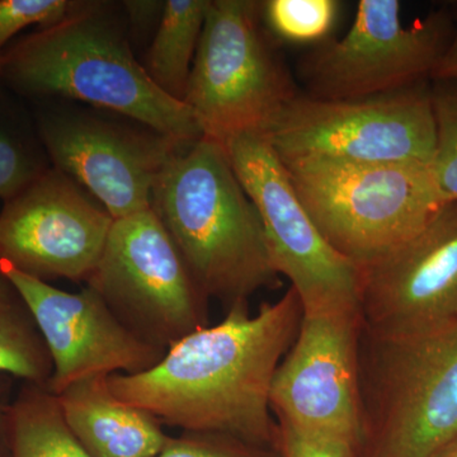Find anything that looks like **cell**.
I'll use <instances>...</instances> for the list:
<instances>
[{
    "instance_id": "6da1fadb",
    "label": "cell",
    "mask_w": 457,
    "mask_h": 457,
    "mask_svg": "<svg viewBox=\"0 0 457 457\" xmlns=\"http://www.w3.org/2000/svg\"><path fill=\"white\" fill-rule=\"evenodd\" d=\"M303 315L291 287L278 302L262 303L254 315L248 303H236L220 323L168 348L154 368L108 376L111 392L182 432L222 433L275 446L270 387Z\"/></svg>"
},
{
    "instance_id": "7a4b0ae2",
    "label": "cell",
    "mask_w": 457,
    "mask_h": 457,
    "mask_svg": "<svg viewBox=\"0 0 457 457\" xmlns=\"http://www.w3.org/2000/svg\"><path fill=\"white\" fill-rule=\"evenodd\" d=\"M0 83L38 102H82L183 143L204 137L194 111L147 77L110 3L78 2L59 22L13 42L3 56Z\"/></svg>"
},
{
    "instance_id": "3957f363",
    "label": "cell",
    "mask_w": 457,
    "mask_h": 457,
    "mask_svg": "<svg viewBox=\"0 0 457 457\" xmlns=\"http://www.w3.org/2000/svg\"><path fill=\"white\" fill-rule=\"evenodd\" d=\"M152 210L198 286L227 311L278 287L260 213L218 141L203 137L170 159L153 188Z\"/></svg>"
},
{
    "instance_id": "277c9868",
    "label": "cell",
    "mask_w": 457,
    "mask_h": 457,
    "mask_svg": "<svg viewBox=\"0 0 457 457\" xmlns=\"http://www.w3.org/2000/svg\"><path fill=\"white\" fill-rule=\"evenodd\" d=\"M357 457H436L457 436V327L381 337L361 328Z\"/></svg>"
},
{
    "instance_id": "5b68a950",
    "label": "cell",
    "mask_w": 457,
    "mask_h": 457,
    "mask_svg": "<svg viewBox=\"0 0 457 457\" xmlns=\"http://www.w3.org/2000/svg\"><path fill=\"white\" fill-rule=\"evenodd\" d=\"M281 162L319 231L359 269L404 245L446 204L431 165Z\"/></svg>"
},
{
    "instance_id": "8992f818",
    "label": "cell",
    "mask_w": 457,
    "mask_h": 457,
    "mask_svg": "<svg viewBox=\"0 0 457 457\" xmlns=\"http://www.w3.org/2000/svg\"><path fill=\"white\" fill-rule=\"evenodd\" d=\"M297 95L261 29L260 2L210 0L183 104L204 137L225 145L266 137Z\"/></svg>"
},
{
    "instance_id": "52a82bcc",
    "label": "cell",
    "mask_w": 457,
    "mask_h": 457,
    "mask_svg": "<svg viewBox=\"0 0 457 457\" xmlns=\"http://www.w3.org/2000/svg\"><path fill=\"white\" fill-rule=\"evenodd\" d=\"M264 139L281 161L431 165L436 121L431 80L385 95L319 99L296 95Z\"/></svg>"
},
{
    "instance_id": "ba28073f",
    "label": "cell",
    "mask_w": 457,
    "mask_h": 457,
    "mask_svg": "<svg viewBox=\"0 0 457 457\" xmlns=\"http://www.w3.org/2000/svg\"><path fill=\"white\" fill-rule=\"evenodd\" d=\"M87 286L135 335L165 351L209 326V297L152 209L114 220Z\"/></svg>"
},
{
    "instance_id": "9c48e42d",
    "label": "cell",
    "mask_w": 457,
    "mask_h": 457,
    "mask_svg": "<svg viewBox=\"0 0 457 457\" xmlns=\"http://www.w3.org/2000/svg\"><path fill=\"white\" fill-rule=\"evenodd\" d=\"M453 32V12H432L407 26L399 0H360L343 37L303 56L299 77L311 97L356 99L431 80Z\"/></svg>"
},
{
    "instance_id": "30bf717a",
    "label": "cell",
    "mask_w": 457,
    "mask_h": 457,
    "mask_svg": "<svg viewBox=\"0 0 457 457\" xmlns=\"http://www.w3.org/2000/svg\"><path fill=\"white\" fill-rule=\"evenodd\" d=\"M224 147L260 213L273 267L290 281L303 314L359 312V267L319 231L269 141L248 134L234 137Z\"/></svg>"
},
{
    "instance_id": "8fae6325",
    "label": "cell",
    "mask_w": 457,
    "mask_h": 457,
    "mask_svg": "<svg viewBox=\"0 0 457 457\" xmlns=\"http://www.w3.org/2000/svg\"><path fill=\"white\" fill-rule=\"evenodd\" d=\"M41 107L35 121L51 165L92 195L113 220L152 209L156 179L192 144L96 108Z\"/></svg>"
},
{
    "instance_id": "7c38bea8",
    "label": "cell",
    "mask_w": 457,
    "mask_h": 457,
    "mask_svg": "<svg viewBox=\"0 0 457 457\" xmlns=\"http://www.w3.org/2000/svg\"><path fill=\"white\" fill-rule=\"evenodd\" d=\"M361 328L359 312L303 315L296 338L270 387L276 423L357 451Z\"/></svg>"
},
{
    "instance_id": "4fadbf2b",
    "label": "cell",
    "mask_w": 457,
    "mask_h": 457,
    "mask_svg": "<svg viewBox=\"0 0 457 457\" xmlns=\"http://www.w3.org/2000/svg\"><path fill=\"white\" fill-rule=\"evenodd\" d=\"M113 218L77 182L51 167L0 212V263L41 281L88 282Z\"/></svg>"
},
{
    "instance_id": "5bb4252c",
    "label": "cell",
    "mask_w": 457,
    "mask_h": 457,
    "mask_svg": "<svg viewBox=\"0 0 457 457\" xmlns=\"http://www.w3.org/2000/svg\"><path fill=\"white\" fill-rule=\"evenodd\" d=\"M359 270L361 324L370 335L423 336L457 327V203Z\"/></svg>"
},
{
    "instance_id": "9a60e30c",
    "label": "cell",
    "mask_w": 457,
    "mask_h": 457,
    "mask_svg": "<svg viewBox=\"0 0 457 457\" xmlns=\"http://www.w3.org/2000/svg\"><path fill=\"white\" fill-rule=\"evenodd\" d=\"M0 270L22 295L44 337L54 368L47 389L55 395L92 376L141 374L163 359L167 351L135 335L89 286L71 294L8 264L0 263Z\"/></svg>"
},
{
    "instance_id": "2e32d148",
    "label": "cell",
    "mask_w": 457,
    "mask_h": 457,
    "mask_svg": "<svg viewBox=\"0 0 457 457\" xmlns=\"http://www.w3.org/2000/svg\"><path fill=\"white\" fill-rule=\"evenodd\" d=\"M56 396L90 457H156L170 440L158 418L113 395L106 375L83 378Z\"/></svg>"
},
{
    "instance_id": "e0dca14e",
    "label": "cell",
    "mask_w": 457,
    "mask_h": 457,
    "mask_svg": "<svg viewBox=\"0 0 457 457\" xmlns=\"http://www.w3.org/2000/svg\"><path fill=\"white\" fill-rule=\"evenodd\" d=\"M210 0H167L144 69L162 92L185 101Z\"/></svg>"
},
{
    "instance_id": "ac0fdd59",
    "label": "cell",
    "mask_w": 457,
    "mask_h": 457,
    "mask_svg": "<svg viewBox=\"0 0 457 457\" xmlns=\"http://www.w3.org/2000/svg\"><path fill=\"white\" fill-rule=\"evenodd\" d=\"M13 457H90L47 386L21 383L11 407Z\"/></svg>"
},
{
    "instance_id": "d6986e66",
    "label": "cell",
    "mask_w": 457,
    "mask_h": 457,
    "mask_svg": "<svg viewBox=\"0 0 457 457\" xmlns=\"http://www.w3.org/2000/svg\"><path fill=\"white\" fill-rule=\"evenodd\" d=\"M53 361L29 305L0 270V374L47 386Z\"/></svg>"
},
{
    "instance_id": "ffe728a7",
    "label": "cell",
    "mask_w": 457,
    "mask_h": 457,
    "mask_svg": "<svg viewBox=\"0 0 457 457\" xmlns=\"http://www.w3.org/2000/svg\"><path fill=\"white\" fill-rule=\"evenodd\" d=\"M18 97L0 83V200L3 203L16 197L53 167L35 116Z\"/></svg>"
},
{
    "instance_id": "44dd1931",
    "label": "cell",
    "mask_w": 457,
    "mask_h": 457,
    "mask_svg": "<svg viewBox=\"0 0 457 457\" xmlns=\"http://www.w3.org/2000/svg\"><path fill=\"white\" fill-rule=\"evenodd\" d=\"M341 7L338 0H266L260 2L261 23L279 41L320 45L329 40Z\"/></svg>"
},
{
    "instance_id": "7402d4cb",
    "label": "cell",
    "mask_w": 457,
    "mask_h": 457,
    "mask_svg": "<svg viewBox=\"0 0 457 457\" xmlns=\"http://www.w3.org/2000/svg\"><path fill=\"white\" fill-rule=\"evenodd\" d=\"M431 83L436 121L433 179L445 204L457 203V83Z\"/></svg>"
},
{
    "instance_id": "603a6c76",
    "label": "cell",
    "mask_w": 457,
    "mask_h": 457,
    "mask_svg": "<svg viewBox=\"0 0 457 457\" xmlns=\"http://www.w3.org/2000/svg\"><path fill=\"white\" fill-rule=\"evenodd\" d=\"M156 457H282L276 446H263L233 436L182 432L170 437Z\"/></svg>"
},
{
    "instance_id": "cb8c5ba5",
    "label": "cell",
    "mask_w": 457,
    "mask_h": 457,
    "mask_svg": "<svg viewBox=\"0 0 457 457\" xmlns=\"http://www.w3.org/2000/svg\"><path fill=\"white\" fill-rule=\"evenodd\" d=\"M79 0H0V66L9 42L31 26L54 25L68 16Z\"/></svg>"
},
{
    "instance_id": "d4e9b609",
    "label": "cell",
    "mask_w": 457,
    "mask_h": 457,
    "mask_svg": "<svg viewBox=\"0 0 457 457\" xmlns=\"http://www.w3.org/2000/svg\"><path fill=\"white\" fill-rule=\"evenodd\" d=\"M275 446L282 457H357L350 445L309 437L278 423Z\"/></svg>"
},
{
    "instance_id": "484cf974",
    "label": "cell",
    "mask_w": 457,
    "mask_h": 457,
    "mask_svg": "<svg viewBox=\"0 0 457 457\" xmlns=\"http://www.w3.org/2000/svg\"><path fill=\"white\" fill-rule=\"evenodd\" d=\"M12 376L0 374V457H13L11 432V407L13 400Z\"/></svg>"
},
{
    "instance_id": "4316f807",
    "label": "cell",
    "mask_w": 457,
    "mask_h": 457,
    "mask_svg": "<svg viewBox=\"0 0 457 457\" xmlns=\"http://www.w3.org/2000/svg\"><path fill=\"white\" fill-rule=\"evenodd\" d=\"M165 2H123L126 14L130 20V26L137 31H145L155 21L161 22L163 16Z\"/></svg>"
},
{
    "instance_id": "83f0119b",
    "label": "cell",
    "mask_w": 457,
    "mask_h": 457,
    "mask_svg": "<svg viewBox=\"0 0 457 457\" xmlns=\"http://www.w3.org/2000/svg\"><path fill=\"white\" fill-rule=\"evenodd\" d=\"M453 12V32L444 55L438 60L437 65L433 69L431 82H456L457 83V3Z\"/></svg>"
},
{
    "instance_id": "f1b7e54d",
    "label": "cell",
    "mask_w": 457,
    "mask_h": 457,
    "mask_svg": "<svg viewBox=\"0 0 457 457\" xmlns=\"http://www.w3.org/2000/svg\"><path fill=\"white\" fill-rule=\"evenodd\" d=\"M436 457H457V436L438 453Z\"/></svg>"
}]
</instances>
